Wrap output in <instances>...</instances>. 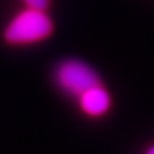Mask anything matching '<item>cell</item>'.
I'll list each match as a JSON object with an SVG mask.
<instances>
[{"label": "cell", "instance_id": "6da1fadb", "mask_svg": "<svg viewBox=\"0 0 154 154\" xmlns=\"http://www.w3.org/2000/svg\"><path fill=\"white\" fill-rule=\"evenodd\" d=\"M53 32V22L46 11L25 8L14 14L4 28V38L13 45H28L45 40Z\"/></svg>", "mask_w": 154, "mask_h": 154}, {"label": "cell", "instance_id": "7a4b0ae2", "mask_svg": "<svg viewBox=\"0 0 154 154\" xmlns=\"http://www.w3.org/2000/svg\"><path fill=\"white\" fill-rule=\"evenodd\" d=\"M55 81L62 90L75 96L99 84L98 75L94 69L77 59L62 62L55 69Z\"/></svg>", "mask_w": 154, "mask_h": 154}, {"label": "cell", "instance_id": "3957f363", "mask_svg": "<svg viewBox=\"0 0 154 154\" xmlns=\"http://www.w3.org/2000/svg\"><path fill=\"white\" fill-rule=\"evenodd\" d=\"M77 98H79L81 110L91 117L103 116L110 107V96L108 91L99 84L85 90Z\"/></svg>", "mask_w": 154, "mask_h": 154}, {"label": "cell", "instance_id": "277c9868", "mask_svg": "<svg viewBox=\"0 0 154 154\" xmlns=\"http://www.w3.org/2000/svg\"><path fill=\"white\" fill-rule=\"evenodd\" d=\"M27 8L38 9V11H46L49 8L50 0H22Z\"/></svg>", "mask_w": 154, "mask_h": 154}, {"label": "cell", "instance_id": "5b68a950", "mask_svg": "<svg viewBox=\"0 0 154 154\" xmlns=\"http://www.w3.org/2000/svg\"><path fill=\"white\" fill-rule=\"evenodd\" d=\"M145 154H154V145H152L150 148H148V150L145 152Z\"/></svg>", "mask_w": 154, "mask_h": 154}]
</instances>
